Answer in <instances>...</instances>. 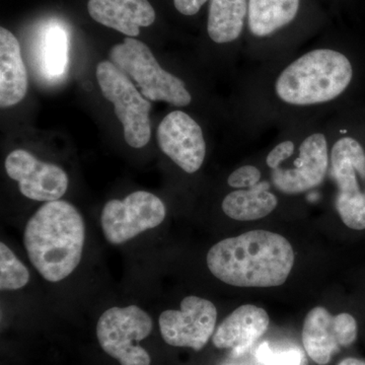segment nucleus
Wrapping results in <instances>:
<instances>
[{"instance_id": "1", "label": "nucleus", "mask_w": 365, "mask_h": 365, "mask_svg": "<svg viewBox=\"0 0 365 365\" xmlns=\"http://www.w3.org/2000/svg\"><path fill=\"white\" fill-rule=\"evenodd\" d=\"M294 265V251L283 235L252 230L218 242L207 254L217 279L237 287H280Z\"/></svg>"}, {"instance_id": "2", "label": "nucleus", "mask_w": 365, "mask_h": 365, "mask_svg": "<svg viewBox=\"0 0 365 365\" xmlns=\"http://www.w3.org/2000/svg\"><path fill=\"white\" fill-rule=\"evenodd\" d=\"M86 225L76 206L63 200L41 206L26 222L24 244L36 270L49 282L66 279L79 265Z\"/></svg>"}, {"instance_id": "3", "label": "nucleus", "mask_w": 365, "mask_h": 365, "mask_svg": "<svg viewBox=\"0 0 365 365\" xmlns=\"http://www.w3.org/2000/svg\"><path fill=\"white\" fill-rule=\"evenodd\" d=\"M352 78V66L344 54L317 49L302 55L281 72L275 91L287 104H323L344 93Z\"/></svg>"}, {"instance_id": "4", "label": "nucleus", "mask_w": 365, "mask_h": 365, "mask_svg": "<svg viewBox=\"0 0 365 365\" xmlns=\"http://www.w3.org/2000/svg\"><path fill=\"white\" fill-rule=\"evenodd\" d=\"M109 55L110 61L135 81L148 100L163 101L177 107L192 102L184 81L163 69L150 48L141 41L126 38L121 44L113 46Z\"/></svg>"}, {"instance_id": "5", "label": "nucleus", "mask_w": 365, "mask_h": 365, "mask_svg": "<svg viewBox=\"0 0 365 365\" xmlns=\"http://www.w3.org/2000/svg\"><path fill=\"white\" fill-rule=\"evenodd\" d=\"M96 76L103 95L114 104L126 143L133 148L145 146L151 135L150 101L112 61L100 62Z\"/></svg>"}, {"instance_id": "6", "label": "nucleus", "mask_w": 365, "mask_h": 365, "mask_svg": "<svg viewBox=\"0 0 365 365\" xmlns=\"http://www.w3.org/2000/svg\"><path fill=\"white\" fill-rule=\"evenodd\" d=\"M150 314L137 306L111 307L98 319L101 347L121 365H150V355L138 345L153 331Z\"/></svg>"}, {"instance_id": "7", "label": "nucleus", "mask_w": 365, "mask_h": 365, "mask_svg": "<svg viewBox=\"0 0 365 365\" xmlns=\"http://www.w3.org/2000/svg\"><path fill=\"white\" fill-rule=\"evenodd\" d=\"M167 215L163 201L155 194L136 191L123 200H110L101 215L106 240L121 245L137 235L162 225Z\"/></svg>"}, {"instance_id": "8", "label": "nucleus", "mask_w": 365, "mask_h": 365, "mask_svg": "<svg viewBox=\"0 0 365 365\" xmlns=\"http://www.w3.org/2000/svg\"><path fill=\"white\" fill-rule=\"evenodd\" d=\"M217 309L210 300L187 297L181 309L163 312L158 319L160 334L167 344L200 351L215 332Z\"/></svg>"}, {"instance_id": "9", "label": "nucleus", "mask_w": 365, "mask_h": 365, "mask_svg": "<svg viewBox=\"0 0 365 365\" xmlns=\"http://www.w3.org/2000/svg\"><path fill=\"white\" fill-rule=\"evenodd\" d=\"M302 344L309 359L326 365L341 348L348 347L357 338V322L352 314H331L323 307L309 312L302 327Z\"/></svg>"}, {"instance_id": "10", "label": "nucleus", "mask_w": 365, "mask_h": 365, "mask_svg": "<svg viewBox=\"0 0 365 365\" xmlns=\"http://www.w3.org/2000/svg\"><path fill=\"white\" fill-rule=\"evenodd\" d=\"M6 170L19 189L31 200L50 202L59 200L68 188V176L54 163H44L25 150H16L7 155Z\"/></svg>"}, {"instance_id": "11", "label": "nucleus", "mask_w": 365, "mask_h": 365, "mask_svg": "<svg viewBox=\"0 0 365 365\" xmlns=\"http://www.w3.org/2000/svg\"><path fill=\"white\" fill-rule=\"evenodd\" d=\"M160 150L188 174L202 167L206 143L202 129L195 120L182 111L170 112L157 131Z\"/></svg>"}, {"instance_id": "12", "label": "nucleus", "mask_w": 365, "mask_h": 365, "mask_svg": "<svg viewBox=\"0 0 365 365\" xmlns=\"http://www.w3.org/2000/svg\"><path fill=\"white\" fill-rule=\"evenodd\" d=\"M294 165V169L272 170L273 185L282 193H304L323 182L329 169L328 143L324 134H312L302 141Z\"/></svg>"}, {"instance_id": "13", "label": "nucleus", "mask_w": 365, "mask_h": 365, "mask_svg": "<svg viewBox=\"0 0 365 365\" xmlns=\"http://www.w3.org/2000/svg\"><path fill=\"white\" fill-rule=\"evenodd\" d=\"M270 319L267 312L253 304H245L235 309L218 326L212 343L218 349L244 351L251 347L268 330Z\"/></svg>"}, {"instance_id": "14", "label": "nucleus", "mask_w": 365, "mask_h": 365, "mask_svg": "<svg viewBox=\"0 0 365 365\" xmlns=\"http://www.w3.org/2000/svg\"><path fill=\"white\" fill-rule=\"evenodd\" d=\"M88 11L98 23L130 38L139 35L141 26L155 21V9L148 0H88Z\"/></svg>"}, {"instance_id": "15", "label": "nucleus", "mask_w": 365, "mask_h": 365, "mask_svg": "<svg viewBox=\"0 0 365 365\" xmlns=\"http://www.w3.org/2000/svg\"><path fill=\"white\" fill-rule=\"evenodd\" d=\"M331 170L338 186L337 199L365 196L360 181L365 182V151L352 137L339 139L331 150Z\"/></svg>"}, {"instance_id": "16", "label": "nucleus", "mask_w": 365, "mask_h": 365, "mask_svg": "<svg viewBox=\"0 0 365 365\" xmlns=\"http://www.w3.org/2000/svg\"><path fill=\"white\" fill-rule=\"evenodd\" d=\"M28 91V74L21 46L13 33L0 29V105L19 104Z\"/></svg>"}, {"instance_id": "17", "label": "nucleus", "mask_w": 365, "mask_h": 365, "mask_svg": "<svg viewBox=\"0 0 365 365\" xmlns=\"http://www.w3.org/2000/svg\"><path fill=\"white\" fill-rule=\"evenodd\" d=\"M270 184L260 182L250 189H240L228 194L222 202V210L235 220L252 222L270 215L277 207L278 200L269 191Z\"/></svg>"}, {"instance_id": "18", "label": "nucleus", "mask_w": 365, "mask_h": 365, "mask_svg": "<svg viewBox=\"0 0 365 365\" xmlns=\"http://www.w3.org/2000/svg\"><path fill=\"white\" fill-rule=\"evenodd\" d=\"M248 0H211L207 32L217 44L234 42L241 36L248 14Z\"/></svg>"}, {"instance_id": "19", "label": "nucleus", "mask_w": 365, "mask_h": 365, "mask_svg": "<svg viewBox=\"0 0 365 365\" xmlns=\"http://www.w3.org/2000/svg\"><path fill=\"white\" fill-rule=\"evenodd\" d=\"M300 0H249V28L257 37H267L292 23Z\"/></svg>"}, {"instance_id": "20", "label": "nucleus", "mask_w": 365, "mask_h": 365, "mask_svg": "<svg viewBox=\"0 0 365 365\" xmlns=\"http://www.w3.org/2000/svg\"><path fill=\"white\" fill-rule=\"evenodd\" d=\"M69 35L60 21L46 24L39 43L40 68L47 79H57L68 66Z\"/></svg>"}, {"instance_id": "21", "label": "nucleus", "mask_w": 365, "mask_h": 365, "mask_svg": "<svg viewBox=\"0 0 365 365\" xmlns=\"http://www.w3.org/2000/svg\"><path fill=\"white\" fill-rule=\"evenodd\" d=\"M30 280L28 269L4 242L0 244V289L18 290Z\"/></svg>"}, {"instance_id": "22", "label": "nucleus", "mask_w": 365, "mask_h": 365, "mask_svg": "<svg viewBox=\"0 0 365 365\" xmlns=\"http://www.w3.org/2000/svg\"><path fill=\"white\" fill-rule=\"evenodd\" d=\"M257 359L263 365H300L302 355L299 350L290 349L285 351H274L268 343H263L257 350Z\"/></svg>"}, {"instance_id": "23", "label": "nucleus", "mask_w": 365, "mask_h": 365, "mask_svg": "<svg viewBox=\"0 0 365 365\" xmlns=\"http://www.w3.org/2000/svg\"><path fill=\"white\" fill-rule=\"evenodd\" d=\"M261 180V172L254 165H244L235 170L228 177L230 187L237 189H250L258 185Z\"/></svg>"}, {"instance_id": "24", "label": "nucleus", "mask_w": 365, "mask_h": 365, "mask_svg": "<svg viewBox=\"0 0 365 365\" xmlns=\"http://www.w3.org/2000/svg\"><path fill=\"white\" fill-rule=\"evenodd\" d=\"M294 153V143L292 141H283L276 145L272 150L269 153L266 163L270 169L275 170L280 167L281 163L292 157Z\"/></svg>"}, {"instance_id": "25", "label": "nucleus", "mask_w": 365, "mask_h": 365, "mask_svg": "<svg viewBox=\"0 0 365 365\" xmlns=\"http://www.w3.org/2000/svg\"><path fill=\"white\" fill-rule=\"evenodd\" d=\"M206 2L207 0H174L177 11L184 16H194Z\"/></svg>"}, {"instance_id": "26", "label": "nucleus", "mask_w": 365, "mask_h": 365, "mask_svg": "<svg viewBox=\"0 0 365 365\" xmlns=\"http://www.w3.org/2000/svg\"><path fill=\"white\" fill-rule=\"evenodd\" d=\"M338 365H365V362L362 361V360L350 357V359L342 360Z\"/></svg>"}]
</instances>
